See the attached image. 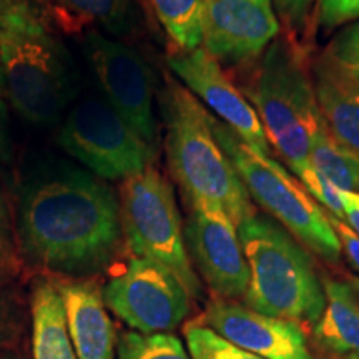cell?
<instances>
[{"mask_svg": "<svg viewBox=\"0 0 359 359\" xmlns=\"http://www.w3.org/2000/svg\"><path fill=\"white\" fill-rule=\"evenodd\" d=\"M271 0H206L203 48L218 62H257L280 37Z\"/></svg>", "mask_w": 359, "mask_h": 359, "instance_id": "4fadbf2b", "label": "cell"}, {"mask_svg": "<svg viewBox=\"0 0 359 359\" xmlns=\"http://www.w3.org/2000/svg\"><path fill=\"white\" fill-rule=\"evenodd\" d=\"M246 88L269 145L296 177L311 167L313 137L325 123L303 48L278 37L258 58Z\"/></svg>", "mask_w": 359, "mask_h": 359, "instance_id": "5b68a950", "label": "cell"}, {"mask_svg": "<svg viewBox=\"0 0 359 359\" xmlns=\"http://www.w3.org/2000/svg\"><path fill=\"white\" fill-rule=\"evenodd\" d=\"M316 102L331 137L359 156V87L323 55L311 64Z\"/></svg>", "mask_w": 359, "mask_h": 359, "instance_id": "2e32d148", "label": "cell"}, {"mask_svg": "<svg viewBox=\"0 0 359 359\" xmlns=\"http://www.w3.org/2000/svg\"><path fill=\"white\" fill-rule=\"evenodd\" d=\"M311 167L339 190L359 193V156L331 137L326 123L313 137L309 151Z\"/></svg>", "mask_w": 359, "mask_h": 359, "instance_id": "ffe728a7", "label": "cell"}, {"mask_svg": "<svg viewBox=\"0 0 359 359\" xmlns=\"http://www.w3.org/2000/svg\"><path fill=\"white\" fill-rule=\"evenodd\" d=\"M212 127L251 198L303 246L327 263H339L343 253L339 238L331 226L327 213L320 208V203L306 187L271 158V155L251 150L226 125L213 116Z\"/></svg>", "mask_w": 359, "mask_h": 359, "instance_id": "8992f818", "label": "cell"}, {"mask_svg": "<svg viewBox=\"0 0 359 359\" xmlns=\"http://www.w3.org/2000/svg\"><path fill=\"white\" fill-rule=\"evenodd\" d=\"M0 359H25V358L20 356L19 353H13V351H8V349H4V351H0Z\"/></svg>", "mask_w": 359, "mask_h": 359, "instance_id": "4dcf8cb0", "label": "cell"}, {"mask_svg": "<svg viewBox=\"0 0 359 359\" xmlns=\"http://www.w3.org/2000/svg\"><path fill=\"white\" fill-rule=\"evenodd\" d=\"M168 67L188 92L218 116L245 145L269 155V143L257 110L203 47L168 57Z\"/></svg>", "mask_w": 359, "mask_h": 359, "instance_id": "7c38bea8", "label": "cell"}, {"mask_svg": "<svg viewBox=\"0 0 359 359\" xmlns=\"http://www.w3.org/2000/svg\"><path fill=\"white\" fill-rule=\"evenodd\" d=\"M203 325L263 359H314L302 325L266 316L231 299H213L203 313Z\"/></svg>", "mask_w": 359, "mask_h": 359, "instance_id": "5bb4252c", "label": "cell"}, {"mask_svg": "<svg viewBox=\"0 0 359 359\" xmlns=\"http://www.w3.org/2000/svg\"><path fill=\"white\" fill-rule=\"evenodd\" d=\"M185 338L191 359H263L238 348L205 325L187 326Z\"/></svg>", "mask_w": 359, "mask_h": 359, "instance_id": "603a6c76", "label": "cell"}, {"mask_svg": "<svg viewBox=\"0 0 359 359\" xmlns=\"http://www.w3.org/2000/svg\"><path fill=\"white\" fill-rule=\"evenodd\" d=\"M183 233L190 262L210 290L222 299L243 298L250 268L233 219L217 206H198L190 210Z\"/></svg>", "mask_w": 359, "mask_h": 359, "instance_id": "8fae6325", "label": "cell"}, {"mask_svg": "<svg viewBox=\"0 0 359 359\" xmlns=\"http://www.w3.org/2000/svg\"><path fill=\"white\" fill-rule=\"evenodd\" d=\"M115 359H191L180 338L172 333L143 334L127 331L116 339Z\"/></svg>", "mask_w": 359, "mask_h": 359, "instance_id": "44dd1931", "label": "cell"}, {"mask_svg": "<svg viewBox=\"0 0 359 359\" xmlns=\"http://www.w3.org/2000/svg\"><path fill=\"white\" fill-rule=\"evenodd\" d=\"M326 308L313 327L318 343L330 353L359 354V280H326Z\"/></svg>", "mask_w": 359, "mask_h": 359, "instance_id": "e0dca14e", "label": "cell"}, {"mask_svg": "<svg viewBox=\"0 0 359 359\" xmlns=\"http://www.w3.org/2000/svg\"><path fill=\"white\" fill-rule=\"evenodd\" d=\"M105 306L132 331L143 334L177 330L191 309V296L163 264L135 257L102 290Z\"/></svg>", "mask_w": 359, "mask_h": 359, "instance_id": "9c48e42d", "label": "cell"}, {"mask_svg": "<svg viewBox=\"0 0 359 359\" xmlns=\"http://www.w3.org/2000/svg\"><path fill=\"white\" fill-rule=\"evenodd\" d=\"M339 198L343 206V223L359 236V193L339 190Z\"/></svg>", "mask_w": 359, "mask_h": 359, "instance_id": "83f0119b", "label": "cell"}, {"mask_svg": "<svg viewBox=\"0 0 359 359\" xmlns=\"http://www.w3.org/2000/svg\"><path fill=\"white\" fill-rule=\"evenodd\" d=\"M4 145H6V130H4L2 123V114H0V154H2Z\"/></svg>", "mask_w": 359, "mask_h": 359, "instance_id": "1f68e13d", "label": "cell"}, {"mask_svg": "<svg viewBox=\"0 0 359 359\" xmlns=\"http://www.w3.org/2000/svg\"><path fill=\"white\" fill-rule=\"evenodd\" d=\"M278 15L290 34L306 32L311 13L320 0H271Z\"/></svg>", "mask_w": 359, "mask_h": 359, "instance_id": "d4e9b609", "label": "cell"}, {"mask_svg": "<svg viewBox=\"0 0 359 359\" xmlns=\"http://www.w3.org/2000/svg\"><path fill=\"white\" fill-rule=\"evenodd\" d=\"M6 87V82H4V75H2V69H0V90Z\"/></svg>", "mask_w": 359, "mask_h": 359, "instance_id": "d6a6232c", "label": "cell"}, {"mask_svg": "<svg viewBox=\"0 0 359 359\" xmlns=\"http://www.w3.org/2000/svg\"><path fill=\"white\" fill-rule=\"evenodd\" d=\"M321 55L359 87V20L344 25Z\"/></svg>", "mask_w": 359, "mask_h": 359, "instance_id": "cb8c5ba5", "label": "cell"}, {"mask_svg": "<svg viewBox=\"0 0 359 359\" xmlns=\"http://www.w3.org/2000/svg\"><path fill=\"white\" fill-rule=\"evenodd\" d=\"M83 50L107 102L156 150L154 77L145 58L128 45L98 32L87 35Z\"/></svg>", "mask_w": 359, "mask_h": 359, "instance_id": "30bf717a", "label": "cell"}, {"mask_svg": "<svg viewBox=\"0 0 359 359\" xmlns=\"http://www.w3.org/2000/svg\"><path fill=\"white\" fill-rule=\"evenodd\" d=\"M170 172L191 208L217 206L241 224L255 215L251 196L213 133L212 115L175 80L161 95Z\"/></svg>", "mask_w": 359, "mask_h": 359, "instance_id": "7a4b0ae2", "label": "cell"}, {"mask_svg": "<svg viewBox=\"0 0 359 359\" xmlns=\"http://www.w3.org/2000/svg\"><path fill=\"white\" fill-rule=\"evenodd\" d=\"M123 240L135 257L163 264L183 283L193 299L203 286L188 257L185 233L173 188L155 168L133 175L120 185Z\"/></svg>", "mask_w": 359, "mask_h": 359, "instance_id": "52a82bcc", "label": "cell"}, {"mask_svg": "<svg viewBox=\"0 0 359 359\" xmlns=\"http://www.w3.org/2000/svg\"><path fill=\"white\" fill-rule=\"evenodd\" d=\"M77 359H115L116 333L100 286L75 281L58 286Z\"/></svg>", "mask_w": 359, "mask_h": 359, "instance_id": "9a60e30c", "label": "cell"}, {"mask_svg": "<svg viewBox=\"0 0 359 359\" xmlns=\"http://www.w3.org/2000/svg\"><path fill=\"white\" fill-rule=\"evenodd\" d=\"M58 143L102 180H127L150 168L156 150L147 145L107 100L85 97L67 115Z\"/></svg>", "mask_w": 359, "mask_h": 359, "instance_id": "ba28073f", "label": "cell"}, {"mask_svg": "<svg viewBox=\"0 0 359 359\" xmlns=\"http://www.w3.org/2000/svg\"><path fill=\"white\" fill-rule=\"evenodd\" d=\"M318 20L325 30H333L359 20V0H320Z\"/></svg>", "mask_w": 359, "mask_h": 359, "instance_id": "484cf974", "label": "cell"}, {"mask_svg": "<svg viewBox=\"0 0 359 359\" xmlns=\"http://www.w3.org/2000/svg\"><path fill=\"white\" fill-rule=\"evenodd\" d=\"M17 230L30 263L58 275H95L122 246L120 200L90 172L57 170L24 187Z\"/></svg>", "mask_w": 359, "mask_h": 359, "instance_id": "6da1fadb", "label": "cell"}, {"mask_svg": "<svg viewBox=\"0 0 359 359\" xmlns=\"http://www.w3.org/2000/svg\"><path fill=\"white\" fill-rule=\"evenodd\" d=\"M327 218H330L331 226H333V230L339 238L341 250L346 255L348 262L353 264V268L356 269V271H359V236L346 223H343L331 213H327Z\"/></svg>", "mask_w": 359, "mask_h": 359, "instance_id": "4316f807", "label": "cell"}, {"mask_svg": "<svg viewBox=\"0 0 359 359\" xmlns=\"http://www.w3.org/2000/svg\"><path fill=\"white\" fill-rule=\"evenodd\" d=\"M150 4L180 52L203 47L206 0H150Z\"/></svg>", "mask_w": 359, "mask_h": 359, "instance_id": "d6986e66", "label": "cell"}, {"mask_svg": "<svg viewBox=\"0 0 359 359\" xmlns=\"http://www.w3.org/2000/svg\"><path fill=\"white\" fill-rule=\"evenodd\" d=\"M12 333V327L7 325L6 318L0 316V344L6 343V341L8 339V336H11Z\"/></svg>", "mask_w": 359, "mask_h": 359, "instance_id": "f546056e", "label": "cell"}, {"mask_svg": "<svg viewBox=\"0 0 359 359\" xmlns=\"http://www.w3.org/2000/svg\"><path fill=\"white\" fill-rule=\"evenodd\" d=\"M8 250V231H7V219L6 212H4L2 200H0V268H2L4 262H6Z\"/></svg>", "mask_w": 359, "mask_h": 359, "instance_id": "f1b7e54d", "label": "cell"}, {"mask_svg": "<svg viewBox=\"0 0 359 359\" xmlns=\"http://www.w3.org/2000/svg\"><path fill=\"white\" fill-rule=\"evenodd\" d=\"M32 354L34 359H77L64 299L50 281L35 283L32 291Z\"/></svg>", "mask_w": 359, "mask_h": 359, "instance_id": "ac0fdd59", "label": "cell"}, {"mask_svg": "<svg viewBox=\"0 0 359 359\" xmlns=\"http://www.w3.org/2000/svg\"><path fill=\"white\" fill-rule=\"evenodd\" d=\"M0 69L13 109L27 122L53 123L74 100L69 53L22 0H0Z\"/></svg>", "mask_w": 359, "mask_h": 359, "instance_id": "3957f363", "label": "cell"}, {"mask_svg": "<svg viewBox=\"0 0 359 359\" xmlns=\"http://www.w3.org/2000/svg\"><path fill=\"white\" fill-rule=\"evenodd\" d=\"M344 359H359V354H349V356H344Z\"/></svg>", "mask_w": 359, "mask_h": 359, "instance_id": "836d02e7", "label": "cell"}, {"mask_svg": "<svg viewBox=\"0 0 359 359\" xmlns=\"http://www.w3.org/2000/svg\"><path fill=\"white\" fill-rule=\"evenodd\" d=\"M238 236L250 268L245 306L316 326L326 308L325 283L304 246L271 217L258 213L238 224Z\"/></svg>", "mask_w": 359, "mask_h": 359, "instance_id": "277c9868", "label": "cell"}, {"mask_svg": "<svg viewBox=\"0 0 359 359\" xmlns=\"http://www.w3.org/2000/svg\"><path fill=\"white\" fill-rule=\"evenodd\" d=\"M80 19L92 20L110 32H125L133 25V0H52Z\"/></svg>", "mask_w": 359, "mask_h": 359, "instance_id": "7402d4cb", "label": "cell"}]
</instances>
